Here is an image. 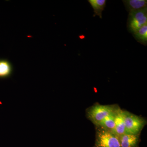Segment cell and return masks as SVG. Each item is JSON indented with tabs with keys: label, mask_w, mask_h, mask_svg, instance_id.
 <instances>
[{
	"label": "cell",
	"mask_w": 147,
	"mask_h": 147,
	"mask_svg": "<svg viewBox=\"0 0 147 147\" xmlns=\"http://www.w3.org/2000/svg\"><path fill=\"white\" fill-rule=\"evenodd\" d=\"M92 7L93 9L94 16H98L100 18H102V11L106 7V0H88Z\"/></svg>",
	"instance_id": "10"
},
{
	"label": "cell",
	"mask_w": 147,
	"mask_h": 147,
	"mask_svg": "<svg viewBox=\"0 0 147 147\" xmlns=\"http://www.w3.org/2000/svg\"><path fill=\"white\" fill-rule=\"evenodd\" d=\"M121 147H137L139 134H125L119 137Z\"/></svg>",
	"instance_id": "6"
},
{
	"label": "cell",
	"mask_w": 147,
	"mask_h": 147,
	"mask_svg": "<svg viewBox=\"0 0 147 147\" xmlns=\"http://www.w3.org/2000/svg\"><path fill=\"white\" fill-rule=\"evenodd\" d=\"M147 24V8L129 13L127 24V30L133 33Z\"/></svg>",
	"instance_id": "1"
},
{
	"label": "cell",
	"mask_w": 147,
	"mask_h": 147,
	"mask_svg": "<svg viewBox=\"0 0 147 147\" xmlns=\"http://www.w3.org/2000/svg\"><path fill=\"white\" fill-rule=\"evenodd\" d=\"M125 134H139L146 123L141 117L124 111Z\"/></svg>",
	"instance_id": "3"
},
{
	"label": "cell",
	"mask_w": 147,
	"mask_h": 147,
	"mask_svg": "<svg viewBox=\"0 0 147 147\" xmlns=\"http://www.w3.org/2000/svg\"><path fill=\"white\" fill-rule=\"evenodd\" d=\"M135 39L142 45L147 44V24L140 28L132 33Z\"/></svg>",
	"instance_id": "11"
},
{
	"label": "cell",
	"mask_w": 147,
	"mask_h": 147,
	"mask_svg": "<svg viewBox=\"0 0 147 147\" xmlns=\"http://www.w3.org/2000/svg\"><path fill=\"white\" fill-rule=\"evenodd\" d=\"M115 128L113 133L119 137L125 134L124 111L119 108H116L115 111Z\"/></svg>",
	"instance_id": "5"
},
{
	"label": "cell",
	"mask_w": 147,
	"mask_h": 147,
	"mask_svg": "<svg viewBox=\"0 0 147 147\" xmlns=\"http://www.w3.org/2000/svg\"><path fill=\"white\" fill-rule=\"evenodd\" d=\"M122 2L129 13L147 8V0H123Z\"/></svg>",
	"instance_id": "7"
},
{
	"label": "cell",
	"mask_w": 147,
	"mask_h": 147,
	"mask_svg": "<svg viewBox=\"0 0 147 147\" xmlns=\"http://www.w3.org/2000/svg\"><path fill=\"white\" fill-rule=\"evenodd\" d=\"M95 146L96 147H121L119 137L101 128L96 132Z\"/></svg>",
	"instance_id": "2"
},
{
	"label": "cell",
	"mask_w": 147,
	"mask_h": 147,
	"mask_svg": "<svg viewBox=\"0 0 147 147\" xmlns=\"http://www.w3.org/2000/svg\"><path fill=\"white\" fill-rule=\"evenodd\" d=\"M114 113L105 117L102 121L98 124L97 126L107 131L114 132L115 128V114Z\"/></svg>",
	"instance_id": "9"
},
{
	"label": "cell",
	"mask_w": 147,
	"mask_h": 147,
	"mask_svg": "<svg viewBox=\"0 0 147 147\" xmlns=\"http://www.w3.org/2000/svg\"><path fill=\"white\" fill-rule=\"evenodd\" d=\"M13 72V67L10 62L6 59H0V79L10 77Z\"/></svg>",
	"instance_id": "8"
},
{
	"label": "cell",
	"mask_w": 147,
	"mask_h": 147,
	"mask_svg": "<svg viewBox=\"0 0 147 147\" xmlns=\"http://www.w3.org/2000/svg\"><path fill=\"white\" fill-rule=\"evenodd\" d=\"M116 107L110 105L97 104L94 105L88 111V116L96 126L105 117L114 113Z\"/></svg>",
	"instance_id": "4"
}]
</instances>
